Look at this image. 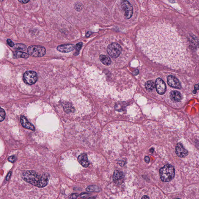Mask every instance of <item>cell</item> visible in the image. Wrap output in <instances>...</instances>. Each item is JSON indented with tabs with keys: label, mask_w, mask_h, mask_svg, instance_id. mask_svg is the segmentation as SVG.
Masks as SVG:
<instances>
[{
	"label": "cell",
	"mask_w": 199,
	"mask_h": 199,
	"mask_svg": "<svg viewBox=\"0 0 199 199\" xmlns=\"http://www.w3.org/2000/svg\"><path fill=\"white\" fill-rule=\"evenodd\" d=\"M137 46L151 61L170 66L180 64L183 48L177 34L168 25L158 23L142 28L136 37Z\"/></svg>",
	"instance_id": "obj_1"
},
{
	"label": "cell",
	"mask_w": 199,
	"mask_h": 199,
	"mask_svg": "<svg viewBox=\"0 0 199 199\" xmlns=\"http://www.w3.org/2000/svg\"><path fill=\"white\" fill-rule=\"evenodd\" d=\"M134 46L130 39L122 35H111L93 42L85 55L89 61L111 69L122 68L133 54Z\"/></svg>",
	"instance_id": "obj_2"
},
{
	"label": "cell",
	"mask_w": 199,
	"mask_h": 199,
	"mask_svg": "<svg viewBox=\"0 0 199 199\" xmlns=\"http://www.w3.org/2000/svg\"><path fill=\"white\" fill-rule=\"evenodd\" d=\"M88 79L91 92L102 98L127 100L132 98L137 88L132 77L122 70L93 68Z\"/></svg>",
	"instance_id": "obj_3"
},
{
	"label": "cell",
	"mask_w": 199,
	"mask_h": 199,
	"mask_svg": "<svg viewBox=\"0 0 199 199\" xmlns=\"http://www.w3.org/2000/svg\"><path fill=\"white\" fill-rule=\"evenodd\" d=\"M21 177L26 182L39 188H43L48 183L50 176L47 173L41 176L39 175L36 171L30 170L23 172Z\"/></svg>",
	"instance_id": "obj_4"
},
{
	"label": "cell",
	"mask_w": 199,
	"mask_h": 199,
	"mask_svg": "<svg viewBox=\"0 0 199 199\" xmlns=\"http://www.w3.org/2000/svg\"><path fill=\"white\" fill-rule=\"evenodd\" d=\"M117 6L123 18L129 19L131 18L133 13V7L129 0H119Z\"/></svg>",
	"instance_id": "obj_5"
},
{
	"label": "cell",
	"mask_w": 199,
	"mask_h": 199,
	"mask_svg": "<svg viewBox=\"0 0 199 199\" xmlns=\"http://www.w3.org/2000/svg\"><path fill=\"white\" fill-rule=\"evenodd\" d=\"M175 170L174 167L170 164H167L161 168L160 170V177L163 182H169L175 177Z\"/></svg>",
	"instance_id": "obj_6"
},
{
	"label": "cell",
	"mask_w": 199,
	"mask_h": 199,
	"mask_svg": "<svg viewBox=\"0 0 199 199\" xmlns=\"http://www.w3.org/2000/svg\"><path fill=\"white\" fill-rule=\"evenodd\" d=\"M28 54L35 57H41L44 56L46 53L45 48L41 46H30L27 50Z\"/></svg>",
	"instance_id": "obj_7"
},
{
	"label": "cell",
	"mask_w": 199,
	"mask_h": 199,
	"mask_svg": "<svg viewBox=\"0 0 199 199\" xmlns=\"http://www.w3.org/2000/svg\"><path fill=\"white\" fill-rule=\"evenodd\" d=\"M37 74L34 71H27L24 74L23 80L26 84L32 85L37 81Z\"/></svg>",
	"instance_id": "obj_8"
},
{
	"label": "cell",
	"mask_w": 199,
	"mask_h": 199,
	"mask_svg": "<svg viewBox=\"0 0 199 199\" xmlns=\"http://www.w3.org/2000/svg\"><path fill=\"white\" fill-rule=\"evenodd\" d=\"M154 88L156 89L158 93L160 95L164 94L166 91L167 87L165 83L160 78H158L154 83Z\"/></svg>",
	"instance_id": "obj_9"
},
{
	"label": "cell",
	"mask_w": 199,
	"mask_h": 199,
	"mask_svg": "<svg viewBox=\"0 0 199 199\" xmlns=\"http://www.w3.org/2000/svg\"><path fill=\"white\" fill-rule=\"evenodd\" d=\"M167 83L169 86L175 88L180 89L181 88L180 82L178 79L172 75H169L167 78Z\"/></svg>",
	"instance_id": "obj_10"
},
{
	"label": "cell",
	"mask_w": 199,
	"mask_h": 199,
	"mask_svg": "<svg viewBox=\"0 0 199 199\" xmlns=\"http://www.w3.org/2000/svg\"><path fill=\"white\" fill-rule=\"evenodd\" d=\"M175 152L176 154L180 158H184L188 154V151L184 148L183 145L180 143L177 144L176 146Z\"/></svg>",
	"instance_id": "obj_11"
},
{
	"label": "cell",
	"mask_w": 199,
	"mask_h": 199,
	"mask_svg": "<svg viewBox=\"0 0 199 199\" xmlns=\"http://www.w3.org/2000/svg\"><path fill=\"white\" fill-rule=\"evenodd\" d=\"M75 46L73 44H66L59 45L57 48V50L60 52L67 53L73 51L75 49Z\"/></svg>",
	"instance_id": "obj_12"
},
{
	"label": "cell",
	"mask_w": 199,
	"mask_h": 199,
	"mask_svg": "<svg viewBox=\"0 0 199 199\" xmlns=\"http://www.w3.org/2000/svg\"><path fill=\"white\" fill-rule=\"evenodd\" d=\"M20 122H21V125L24 128L28 130H31L33 131H35V128L34 126L30 122H28L27 119L23 115L21 116L20 118Z\"/></svg>",
	"instance_id": "obj_13"
},
{
	"label": "cell",
	"mask_w": 199,
	"mask_h": 199,
	"mask_svg": "<svg viewBox=\"0 0 199 199\" xmlns=\"http://www.w3.org/2000/svg\"><path fill=\"white\" fill-rule=\"evenodd\" d=\"M77 160L80 164L84 167L86 168L89 166V163L86 154L84 153L81 154L78 157Z\"/></svg>",
	"instance_id": "obj_14"
},
{
	"label": "cell",
	"mask_w": 199,
	"mask_h": 199,
	"mask_svg": "<svg viewBox=\"0 0 199 199\" xmlns=\"http://www.w3.org/2000/svg\"><path fill=\"white\" fill-rule=\"evenodd\" d=\"M170 98L175 101L179 102L182 99V95L180 93L177 91H173L171 92Z\"/></svg>",
	"instance_id": "obj_15"
},
{
	"label": "cell",
	"mask_w": 199,
	"mask_h": 199,
	"mask_svg": "<svg viewBox=\"0 0 199 199\" xmlns=\"http://www.w3.org/2000/svg\"><path fill=\"white\" fill-rule=\"evenodd\" d=\"M123 173L118 170H115L113 176V180L114 181H118L121 180L123 178Z\"/></svg>",
	"instance_id": "obj_16"
},
{
	"label": "cell",
	"mask_w": 199,
	"mask_h": 199,
	"mask_svg": "<svg viewBox=\"0 0 199 199\" xmlns=\"http://www.w3.org/2000/svg\"><path fill=\"white\" fill-rule=\"evenodd\" d=\"M16 57L18 58H27L29 57V55L24 52L17 51L16 52Z\"/></svg>",
	"instance_id": "obj_17"
},
{
	"label": "cell",
	"mask_w": 199,
	"mask_h": 199,
	"mask_svg": "<svg viewBox=\"0 0 199 199\" xmlns=\"http://www.w3.org/2000/svg\"><path fill=\"white\" fill-rule=\"evenodd\" d=\"M14 47L16 50H23V51H25L26 49V46L24 45V44H15Z\"/></svg>",
	"instance_id": "obj_18"
},
{
	"label": "cell",
	"mask_w": 199,
	"mask_h": 199,
	"mask_svg": "<svg viewBox=\"0 0 199 199\" xmlns=\"http://www.w3.org/2000/svg\"><path fill=\"white\" fill-rule=\"evenodd\" d=\"M86 191L88 192H98L99 191V188L96 186H91L86 188Z\"/></svg>",
	"instance_id": "obj_19"
},
{
	"label": "cell",
	"mask_w": 199,
	"mask_h": 199,
	"mask_svg": "<svg viewBox=\"0 0 199 199\" xmlns=\"http://www.w3.org/2000/svg\"><path fill=\"white\" fill-rule=\"evenodd\" d=\"M0 115H1V118H0V121L1 122H3L5 119L6 116V113L4 110L1 108V111H0Z\"/></svg>",
	"instance_id": "obj_20"
},
{
	"label": "cell",
	"mask_w": 199,
	"mask_h": 199,
	"mask_svg": "<svg viewBox=\"0 0 199 199\" xmlns=\"http://www.w3.org/2000/svg\"><path fill=\"white\" fill-rule=\"evenodd\" d=\"M16 157L15 155H12V156H10L8 159V160L9 162H11L12 163H14L16 161Z\"/></svg>",
	"instance_id": "obj_21"
},
{
	"label": "cell",
	"mask_w": 199,
	"mask_h": 199,
	"mask_svg": "<svg viewBox=\"0 0 199 199\" xmlns=\"http://www.w3.org/2000/svg\"><path fill=\"white\" fill-rule=\"evenodd\" d=\"M7 44H8L10 47H13L14 46V43L12 42V41H11V39H7Z\"/></svg>",
	"instance_id": "obj_22"
},
{
	"label": "cell",
	"mask_w": 199,
	"mask_h": 199,
	"mask_svg": "<svg viewBox=\"0 0 199 199\" xmlns=\"http://www.w3.org/2000/svg\"><path fill=\"white\" fill-rule=\"evenodd\" d=\"M82 46V43H80L77 44L76 46H75V49H76L77 52L79 51V50H80Z\"/></svg>",
	"instance_id": "obj_23"
},
{
	"label": "cell",
	"mask_w": 199,
	"mask_h": 199,
	"mask_svg": "<svg viewBox=\"0 0 199 199\" xmlns=\"http://www.w3.org/2000/svg\"><path fill=\"white\" fill-rule=\"evenodd\" d=\"M78 194L77 193H73L70 196V198L76 199L78 196Z\"/></svg>",
	"instance_id": "obj_24"
},
{
	"label": "cell",
	"mask_w": 199,
	"mask_h": 199,
	"mask_svg": "<svg viewBox=\"0 0 199 199\" xmlns=\"http://www.w3.org/2000/svg\"><path fill=\"white\" fill-rule=\"evenodd\" d=\"M89 194L88 193H82V194L80 195L81 198H86L88 196Z\"/></svg>",
	"instance_id": "obj_25"
},
{
	"label": "cell",
	"mask_w": 199,
	"mask_h": 199,
	"mask_svg": "<svg viewBox=\"0 0 199 199\" xmlns=\"http://www.w3.org/2000/svg\"><path fill=\"white\" fill-rule=\"evenodd\" d=\"M20 3L23 4H26L30 0H18Z\"/></svg>",
	"instance_id": "obj_26"
},
{
	"label": "cell",
	"mask_w": 199,
	"mask_h": 199,
	"mask_svg": "<svg viewBox=\"0 0 199 199\" xmlns=\"http://www.w3.org/2000/svg\"><path fill=\"white\" fill-rule=\"evenodd\" d=\"M11 172L10 171V172H9L7 176H6V180H9V179H10V177H11Z\"/></svg>",
	"instance_id": "obj_27"
},
{
	"label": "cell",
	"mask_w": 199,
	"mask_h": 199,
	"mask_svg": "<svg viewBox=\"0 0 199 199\" xmlns=\"http://www.w3.org/2000/svg\"><path fill=\"white\" fill-rule=\"evenodd\" d=\"M145 162H146V163H149V162H150L149 158V157L148 156H146V157H145Z\"/></svg>",
	"instance_id": "obj_28"
},
{
	"label": "cell",
	"mask_w": 199,
	"mask_h": 199,
	"mask_svg": "<svg viewBox=\"0 0 199 199\" xmlns=\"http://www.w3.org/2000/svg\"><path fill=\"white\" fill-rule=\"evenodd\" d=\"M195 89L196 90H198L199 89V86L198 85H196L195 86Z\"/></svg>",
	"instance_id": "obj_29"
}]
</instances>
